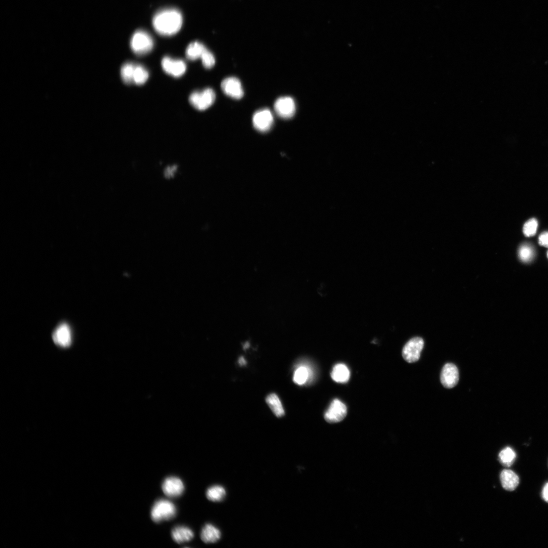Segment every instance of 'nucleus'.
<instances>
[{"mask_svg":"<svg viewBox=\"0 0 548 548\" xmlns=\"http://www.w3.org/2000/svg\"><path fill=\"white\" fill-rule=\"evenodd\" d=\"M175 171H176L175 167L172 166L171 167H168V168H166V170L165 171V175H166V177H171L172 175H173L174 173L175 172Z\"/></svg>","mask_w":548,"mask_h":548,"instance_id":"obj_30","label":"nucleus"},{"mask_svg":"<svg viewBox=\"0 0 548 548\" xmlns=\"http://www.w3.org/2000/svg\"><path fill=\"white\" fill-rule=\"evenodd\" d=\"M252 121L256 129L261 132H266L272 128L274 118L269 109H263L255 113Z\"/></svg>","mask_w":548,"mask_h":548,"instance_id":"obj_7","label":"nucleus"},{"mask_svg":"<svg viewBox=\"0 0 548 548\" xmlns=\"http://www.w3.org/2000/svg\"><path fill=\"white\" fill-rule=\"evenodd\" d=\"M309 376V369L304 366H300L294 371L293 381L295 384L303 386L307 383Z\"/></svg>","mask_w":548,"mask_h":548,"instance_id":"obj_22","label":"nucleus"},{"mask_svg":"<svg viewBox=\"0 0 548 548\" xmlns=\"http://www.w3.org/2000/svg\"><path fill=\"white\" fill-rule=\"evenodd\" d=\"M516 457L515 452L510 447L504 448L499 454L500 462L503 466L507 467H509L513 465Z\"/></svg>","mask_w":548,"mask_h":548,"instance_id":"obj_23","label":"nucleus"},{"mask_svg":"<svg viewBox=\"0 0 548 548\" xmlns=\"http://www.w3.org/2000/svg\"><path fill=\"white\" fill-rule=\"evenodd\" d=\"M538 243L542 246L548 247V232L543 233L539 236Z\"/></svg>","mask_w":548,"mask_h":548,"instance_id":"obj_28","label":"nucleus"},{"mask_svg":"<svg viewBox=\"0 0 548 548\" xmlns=\"http://www.w3.org/2000/svg\"><path fill=\"white\" fill-rule=\"evenodd\" d=\"M216 98L215 91L212 89L207 88L201 92L192 93L189 98V101L195 108L203 111L212 106Z\"/></svg>","mask_w":548,"mask_h":548,"instance_id":"obj_4","label":"nucleus"},{"mask_svg":"<svg viewBox=\"0 0 548 548\" xmlns=\"http://www.w3.org/2000/svg\"><path fill=\"white\" fill-rule=\"evenodd\" d=\"M201 59L204 67L206 69H210L215 65V58L214 55L207 49L203 53Z\"/></svg>","mask_w":548,"mask_h":548,"instance_id":"obj_27","label":"nucleus"},{"mask_svg":"<svg viewBox=\"0 0 548 548\" xmlns=\"http://www.w3.org/2000/svg\"><path fill=\"white\" fill-rule=\"evenodd\" d=\"M162 489L167 496L176 497L180 496L185 490L182 481L178 478L170 477L166 478L162 484Z\"/></svg>","mask_w":548,"mask_h":548,"instance_id":"obj_13","label":"nucleus"},{"mask_svg":"<svg viewBox=\"0 0 548 548\" xmlns=\"http://www.w3.org/2000/svg\"><path fill=\"white\" fill-rule=\"evenodd\" d=\"M130 46L133 52L138 56H143L150 53L154 47L152 37L147 32L139 30L131 39Z\"/></svg>","mask_w":548,"mask_h":548,"instance_id":"obj_3","label":"nucleus"},{"mask_svg":"<svg viewBox=\"0 0 548 548\" xmlns=\"http://www.w3.org/2000/svg\"><path fill=\"white\" fill-rule=\"evenodd\" d=\"M331 377L336 383H346L350 378V372L348 368L343 364H338L333 368Z\"/></svg>","mask_w":548,"mask_h":548,"instance_id":"obj_17","label":"nucleus"},{"mask_svg":"<svg viewBox=\"0 0 548 548\" xmlns=\"http://www.w3.org/2000/svg\"><path fill=\"white\" fill-rule=\"evenodd\" d=\"M502 487L508 491H513L519 484V478L513 471L509 470H503L500 476Z\"/></svg>","mask_w":548,"mask_h":548,"instance_id":"obj_14","label":"nucleus"},{"mask_svg":"<svg viewBox=\"0 0 548 548\" xmlns=\"http://www.w3.org/2000/svg\"><path fill=\"white\" fill-rule=\"evenodd\" d=\"M175 505L170 501L159 499L156 501L152 508L151 517L156 523L173 519L176 515Z\"/></svg>","mask_w":548,"mask_h":548,"instance_id":"obj_2","label":"nucleus"},{"mask_svg":"<svg viewBox=\"0 0 548 548\" xmlns=\"http://www.w3.org/2000/svg\"><path fill=\"white\" fill-rule=\"evenodd\" d=\"M519 256L521 261L524 263L531 261L534 256V251L531 246L528 244L522 245L519 249Z\"/></svg>","mask_w":548,"mask_h":548,"instance_id":"obj_25","label":"nucleus"},{"mask_svg":"<svg viewBox=\"0 0 548 548\" xmlns=\"http://www.w3.org/2000/svg\"><path fill=\"white\" fill-rule=\"evenodd\" d=\"M346 406L339 400L332 401L324 414V418L328 423H337L342 421L347 415Z\"/></svg>","mask_w":548,"mask_h":548,"instance_id":"obj_6","label":"nucleus"},{"mask_svg":"<svg viewBox=\"0 0 548 548\" xmlns=\"http://www.w3.org/2000/svg\"><path fill=\"white\" fill-rule=\"evenodd\" d=\"M173 540L178 543H182L191 540L194 536L193 531L189 527L184 526H178L172 531Z\"/></svg>","mask_w":548,"mask_h":548,"instance_id":"obj_16","label":"nucleus"},{"mask_svg":"<svg viewBox=\"0 0 548 548\" xmlns=\"http://www.w3.org/2000/svg\"><path fill=\"white\" fill-rule=\"evenodd\" d=\"M161 65L166 73L174 77L182 76L187 71V65L184 61L168 57L163 58Z\"/></svg>","mask_w":548,"mask_h":548,"instance_id":"obj_8","label":"nucleus"},{"mask_svg":"<svg viewBox=\"0 0 548 548\" xmlns=\"http://www.w3.org/2000/svg\"><path fill=\"white\" fill-rule=\"evenodd\" d=\"M274 109L278 116L285 119L292 117L296 111V104L293 99L289 97L278 99L275 103Z\"/></svg>","mask_w":548,"mask_h":548,"instance_id":"obj_9","label":"nucleus"},{"mask_svg":"<svg viewBox=\"0 0 548 548\" xmlns=\"http://www.w3.org/2000/svg\"><path fill=\"white\" fill-rule=\"evenodd\" d=\"M224 93L232 98L240 99L244 95V92L240 81L236 77H229L224 79L221 84Z\"/></svg>","mask_w":548,"mask_h":548,"instance_id":"obj_11","label":"nucleus"},{"mask_svg":"<svg viewBox=\"0 0 548 548\" xmlns=\"http://www.w3.org/2000/svg\"><path fill=\"white\" fill-rule=\"evenodd\" d=\"M425 345L424 340L420 337H415L410 340L405 345L402 351L404 359L409 363L417 361Z\"/></svg>","mask_w":548,"mask_h":548,"instance_id":"obj_5","label":"nucleus"},{"mask_svg":"<svg viewBox=\"0 0 548 548\" xmlns=\"http://www.w3.org/2000/svg\"><path fill=\"white\" fill-rule=\"evenodd\" d=\"M201 537L202 540L206 543H215L221 537V532L212 524H207L203 528Z\"/></svg>","mask_w":548,"mask_h":548,"instance_id":"obj_15","label":"nucleus"},{"mask_svg":"<svg viewBox=\"0 0 548 548\" xmlns=\"http://www.w3.org/2000/svg\"><path fill=\"white\" fill-rule=\"evenodd\" d=\"M53 339L55 343L62 348L69 347L72 342V335L69 325L63 323L54 331Z\"/></svg>","mask_w":548,"mask_h":548,"instance_id":"obj_10","label":"nucleus"},{"mask_svg":"<svg viewBox=\"0 0 548 548\" xmlns=\"http://www.w3.org/2000/svg\"><path fill=\"white\" fill-rule=\"evenodd\" d=\"M547 258H548V252H547Z\"/></svg>","mask_w":548,"mask_h":548,"instance_id":"obj_32","label":"nucleus"},{"mask_svg":"<svg viewBox=\"0 0 548 548\" xmlns=\"http://www.w3.org/2000/svg\"><path fill=\"white\" fill-rule=\"evenodd\" d=\"M207 50L205 47L199 42H192L187 48V58L191 61H195L201 58L203 53Z\"/></svg>","mask_w":548,"mask_h":548,"instance_id":"obj_19","label":"nucleus"},{"mask_svg":"<svg viewBox=\"0 0 548 548\" xmlns=\"http://www.w3.org/2000/svg\"><path fill=\"white\" fill-rule=\"evenodd\" d=\"M183 24L181 13L176 9H168L159 11L153 17L152 25L159 34L170 36L177 33Z\"/></svg>","mask_w":548,"mask_h":548,"instance_id":"obj_1","label":"nucleus"},{"mask_svg":"<svg viewBox=\"0 0 548 548\" xmlns=\"http://www.w3.org/2000/svg\"><path fill=\"white\" fill-rule=\"evenodd\" d=\"M239 363L241 366H245L246 364V361L243 357H241L239 358Z\"/></svg>","mask_w":548,"mask_h":548,"instance_id":"obj_31","label":"nucleus"},{"mask_svg":"<svg viewBox=\"0 0 548 548\" xmlns=\"http://www.w3.org/2000/svg\"><path fill=\"white\" fill-rule=\"evenodd\" d=\"M538 227L536 220L532 219L528 221L524 225L523 233L526 237H532L535 235Z\"/></svg>","mask_w":548,"mask_h":548,"instance_id":"obj_26","label":"nucleus"},{"mask_svg":"<svg viewBox=\"0 0 548 548\" xmlns=\"http://www.w3.org/2000/svg\"><path fill=\"white\" fill-rule=\"evenodd\" d=\"M149 78V73L147 70L142 66L136 65L134 76V83L137 85H142Z\"/></svg>","mask_w":548,"mask_h":548,"instance_id":"obj_24","label":"nucleus"},{"mask_svg":"<svg viewBox=\"0 0 548 548\" xmlns=\"http://www.w3.org/2000/svg\"><path fill=\"white\" fill-rule=\"evenodd\" d=\"M266 401L269 407L276 416L280 418L284 416V409L279 398L276 394H270L266 398Z\"/></svg>","mask_w":548,"mask_h":548,"instance_id":"obj_18","label":"nucleus"},{"mask_svg":"<svg viewBox=\"0 0 548 548\" xmlns=\"http://www.w3.org/2000/svg\"><path fill=\"white\" fill-rule=\"evenodd\" d=\"M458 381L459 372L456 366L451 363L446 364L441 375L442 385L446 389H452L457 385Z\"/></svg>","mask_w":548,"mask_h":548,"instance_id":"obj_12","label":"nucleus"},{"mask_svg":"<svg viewBox=\"0 0 548 548\" xmlns=\"http://www.w3.org/2000/svg\"><path fill=\"white\" fill-rule=\"evenodd\" d=\"M136 64L133 63H126L121 67L120 71L122 81L126 84L130 85L134 83V76Z\"/></svg>","mask_w":548,"mask_h":548,"instance_id":"obj_20","label":"nucleus"},{"mask_svg":"<svg viewBox=\"0 0 548 548\" xmlns=\"http://www.w3.org/2000/svg\"><path fill=\"white\" fill-rule=\"evenodd\" d=\"M226 495L225 489L220 485H215L210 487L206 492L207 498L212 501L218 502L223 500Z\"/></svg>","mask_w":548,"mask_h":548,"instance_id":"obj_21","label":"nucleus"},{"mask_svg":"<svg viewBox=\"0 0 548 548\" xmlns=\"http://www.w3.org/2000/svg\"><path fill=\"white\" fill-rule=\"evenodd\" d=\"M542 497L544 501L548 502V483H546L543 488Z\"/></svg>","mask_w":548,"mask_h":548,"instance_id":"obj_29","label":"nucleus"}]
</instances>
